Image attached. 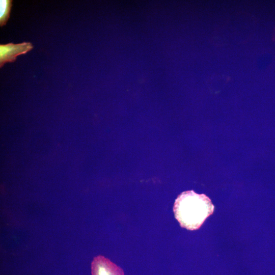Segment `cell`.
Here are the masks:
<instances>
[{
  "mask_svg": "<svg viewBox=\"0 0 275 275\" xmlns=\"http://www.w3.org/2000/svg\"><path fill=\"white\" fill-rule=\"evenodd\" d=\"M210 199L204 194L194 190L182 193L176 199L173 211L182 228L189 230L198 229L214 210Z\"/></svg>",
  "mask_w": 275,
  "mask_h": 275,
  "instance_id": "obj_1",
  "label": "cell"
},
{
  "mask_svg": "<svg viewBox=\"0 0 275 275\" xmlns=\"http://www.w3.org/2000/svg\"><path fill=\"white\" fill-rule=\"evenodd\" d=\"M33 48L31 42H22L18 44L10 43L0 45V67L8 62H14L18 56L25 54Z\"/></svg>",
  "mask_w": 275,
  "mask_h": 275,
  "instance_id": "obj_2",
  "label": "cell"
},
{
  "mask_svg": "<svg viewBox=\"0 0 275 275\" xmlns=\"http://www.w3.org/2000/svg\"><path fill=\"white\" fill-rule=\"evenodd\" d=\"M92 275H124L123 270L102 256L95 257L91 265Z\"/></svg>",
  "mask_w": 275,
  "mask_h": 275,
  "instance_id": "obj_3",
  "label": "cell"
},
{
  "mask_svg": "<svg viewBox=\"0 0 275 275\" xmlns=\"http://www.w3.org/2000/svg\"><path fill=\"white\" fill-rule=\"evenodd\" d=\"M12 1L9 0L0 1V25L1 26L6 24L8 20L12 6Z\"/></svg>",
  "mask_w": 275,
  "mask_h": 275,
  "instance_id": "obj_4",
  "label": "cell"
},
{
  "mask_svg": "<svg viewBox=\"0 0 275 275\" xmlns=\"http://www.w3.org/2000/svg\"><path fill=\"white\" fill-rule=\"evenodd\" d=\"M272 40L275 41V28L273 29L272 34Z\"/></svg>",
  "mask_w": 275,
  "mask_h": 275,
  "instance_id": "obj_5",
  "label": "cell"
}]
</instances>
